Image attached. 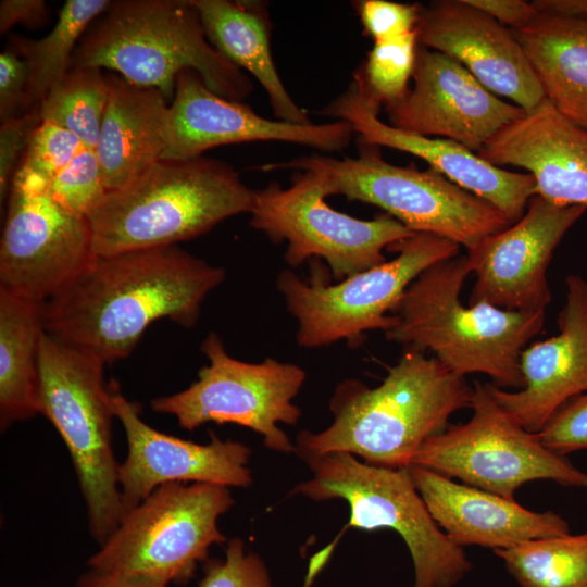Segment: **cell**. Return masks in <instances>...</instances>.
<instances>
[{
    "instance_id": "cell-1",
    "label": "cell",
    "mask_w": 587,
    "mask_h": 587,
    "mask_svg": "<svg viewBox=\"0 0 587 587\" xmlns=\"http://www.w3.org/2000/svg\"><path fill=\"white\" fill-rule=\"evenodd\" d=\"M225 276L176 246L96 255L42 303L45 330L107 364L126 358L154 321L193 327Z\"/></svg>"
},
{
    "instance_id": "cell-2",
    "label": "cell",
    "mask_w": 587,
    "mask_h": 587,
    "mask_svg": "<svg viewBox=\"0 0 587 587\" xmlns=\"http://www.w3.org/2000/svg\"><path fill=\"white\" fill-rule=\"evenodd\" d=\"M473 394L465 377L435 357L405 348L379 386L340 383L330 400L332 424L319 433L300 432L295 452L303 460L347 452L371 465L408 467L454 412L471 407Z\"/></svg>"
},
{
    "instance_id": "cell-3",
    "label": "cell",
    "mask_w": 587,
    "mask_h": 587,
    "mask_svg": "<svg viewBox=\"0 0 587 587\" xmlns=\"http://www.w3.org/2000/svg\"><path fill=\"white\" fill-rule=\"evenodd\" d=\"M466 257L440 261L421 273L391 311L388 340L432 351L451 372L488 375L498 388L524 387L521 354L545 324L546 310L508 311L486 302L463 305Z\"/></svg>"
},
{
    "instance_id": "cell-4",
    "label": "cell",
    "mask_w": 587,
    "mask_h": 587,
    "mask_svg": "<svg viewBox=\"0 0 587 587\" xmlns=\"http://www.w3.org/2000/svg\"><path fill=\"white\" fill-rule=\"evenodd\" d=\"M254 198L255 190L224 161L160 159L128 185L108 191L89 213L92 249L111 255L175 246L250 213Z\"/></svg>"
},
{
    "instance_id": "cell-5",
    "label": "cell",
    "mask_w": 587,
    "mask_h": 587,
    "mask_svg": "<svg viewBox=\"0 0 587 587\" xmlns=\"http://www.w3.org/2000/svg\"><path fill=\"white\" fill-rule=\"evenodd\" d=\"M73 65L113 70L133 84L159 89L168 101L184 70L230 100L252 91L250 78L208 40L191 0L111 2L82 37Z\"/></svg>"
},
{
    "instance_id": "cell-6",
    "label": "cell",
    "mask_w": 587,
    "mask_h": 587,
    "mask_svg": "<svg viewBox=\"0 0 587 587\" xmlns=\"http://www.w3.org/2000/svg\"><path fill=\"white\" fill-rule=\"evenodd\" d=\"M261 170L309 172L325 197L341 195L376 205L414 233L432 234L467 250L513 224L495 205L432 167L421 171L386 162L376 146L359 142L355 158L301 157Z\"/></svg>"
},
{
    "instance_id": "cell-7",
    "label": "cell",
    "mask_w": 587,
    "mask_h": 587,
    "mask_svg": "<svg viewBox=\"0 0 587 587\" xmlns=\"http://www.w3.org/2000/svg\"><path fill=\"white\" fill-rule=\"evenodd\" d=\"M105 363L46 330L39 349L40 414L51 422L71 455L87 507L92 538L101 546L125 510L112 448L114 416Z\"/></svg>"
},
{
    "instance_id": "cell-8",
    "label": "cell",
    "mask_w": 587,
    "mask_h": 587,
    "mask_svg": "<svg viewBox=\"0 0 587 587\" xmlns=\"http://www.w3.org/2000/svg\"><path fill=\"white\" fill-rule=\"evenodd\" d=\"M304 461L312 478L297 485L292 494L313 500L344 499L350 509L346 528L397 532L413 561V587H454L471 571L463 548L430 516L408 467L375 466L347 452Z\"/></svg>"
},
{
    "instance_id": "cell-9",
    "label": "cell",
    "mask_w": 587,
    "mask_h": 587,
    "mask_svg": "<svg viewBox=\"0 0 587 587\" xmlns=\"http://www.w3.org/2000/svg\"><path fill=\"white\" fill-rule=\"evenodd\" d=\"M387 250L396 258L335 285L326 284L320 274L304 280L288 268L279 273L276 286L297 321L300 347L320 348L340 340L357 345L369 330H387L395 323L390 313L411 283L432 265L458 257L460 246L415 233Z\"/></svg>"
},
{
    "instance_id": "cell-10",
    "label": "cell",
    "mask_w": 587,
    "mask_h": 587,
    "mask_svg": "<svg viewBox=\"0 0 587 587\" xmlns=\"http://www.w3.org/2000/svg\"><path fill=\"white\" fill-rule=\"evenodd\" d=\"M234 504L228 487L170 483L127 511L88 560L93 570L186 583L209 548L226 541L218 517Z\"/></svg>"
},
{
    "instance_id": "cell-11",
    "label": "cell",
    "mask_w": 587,
    "mask_h": 587,
    "mask_svg": "<svg viewBox=\"0 0 587 587\" xmlns=\"http://www.w3.org/2000/svg\"><path fill=\"white\" fill-rule=\"evenodd\" d=\"M473 388L470 421L448 425L428 438L412 464L507 499H514L522 485L536 479L587 488V473L547 449L538 434L523 428L485 383L475 380Z\"/></svg>"
},
{
    "instance_id": "cell-12",
    "label": "cell",
    "mask_w": 587,
    "mask_h": 587,
    "mask_svg": "<svg viewBox=\"0 0 587 587\" xmlns=\"http://www.w3.org/2000/svg\"><path fill=\"white\" fill-rule=\"evenodd\" d=\"M209 364L188 388L151 400V409L177 420L192 430L204 423H233L260 434L264 445L277 452L295 451L278 424H297L301 411L292 403L305 372L297 364L266 358L250 363L230 357L220 336L212 332L201 345Z\"/></svg>"
},
{
    "instance_id": "cell-13",
    "label": "cell",
    "mask_w": 587,
    "mask_h": 587,
    "mask_svg": "<svg viewBox=\"0 0 587 587\" xmlns=\"http://www.w3.org/2000/svg\"><path fill=\"white\" fill-rule=\"evenodd\" d=\"M325 198L317 178L298 171L286 188L273 182L255 190L250 225L287 242L284 258L291 267L323 259L337 280L386 262L385 249L415 234L388 214L360 220L338 212Z\"/></svg>"
},
{
    "instance_id": "cell-14",
    "label": "cell",
    "mask_w": 587,
    "mask_h": 587,
    "mask_svg": "<svg viewBox=\"0 0 587 587\" xmlns=\"http://www.w3.org/2000/svg\"><path fill=\"white\" fill-rule=\"evenodd\" d=\"M95 257L88 218L54 201L40 178L17 171L0 241V288L43 303Z\"/></svg>"
},
{
    "instance_id": "cell-15",
    "label": "cell",
    "mask_w": 587,
    "mask_h": 587,
    "mask_svg": "<svg viewBox=\"0 0 587 587\" xmlns=\"http://www.w3.org/2000/svg\"><path fill=\"white\" fill-rule=\"evenodd\" d=\"M587 207H559L538 195L508 228L467 250L475 276L470 304L486 302L508 311L546 310L551 301L547 270L557 246Z\"/></svg>"
},
{
    "instance_id": "cell-16",
    "label": "cell",
    "mask_w": 587,
    "mask_h": 587,
    "mask_svg": "<svg viewBox=\"0 0 587 587\" xmlns=\"http://www.w3.org/2000/svg\"><path fill=\"white\" fill-rule=\"evenodd\" d=\"M353 134L344 121L300 125L266 118L241 101L213 92L198 73L184 70L176 77L161 159L189 160L214 147L251 141H284L334 152L347 148Z\"/></svg>"
},
{
    "instance_id": "cell-17",
    "label": "cell",
    "mask_w": 587,
    "mask_h": 587,
    "mask_svg": "<svg viewBox=\"0 0 587 587\" xmlns=\"http://www.w3.org/2000/svg\"><path fill=\"white\" fill-rule=\"evenodd\" d=\"M114 416L121 422L127 441V455L117 467V482L125 513L154 489L170 483H205L226 487H248L250 449L233 440H221L210 433V442L196 444L148 425L139 405L127 400L118 384L109 385Z\"/></svg>"
},
{
    "instance_id": "cell-18",
    "label": "cell",
    "mask_w": 587,
    "mask_h": 587,
    "mask_svg": "<svg viewBox=\"0 0 587 587\" xmlns=\"http://www.w3.org/2000/svg\"><path fill=\"white\" fill-rule=\"evenodd\" d=\"M413 87L384 107L390 125L416 135L450 139L479 151L501 127L525 111L480 84L454 59L419 45Z\"/></svg>"
},
{
    "instance_id": "cell-19",
    "label": "cell",
    "mask_w": 587,
    "mask_h": 587,
    "mask_svg": "<svg viewBox=\"0 0 587 587\" xmlns=\"http://www.w3.org/2000/svg\"><path fill=\"white\" fill-rule=\"evenodd\" d=\"M379 110L380 105L353 79L322 113L347 122L360 143L388 147L421 158L452 183L495 205L512 223L524 215L530 198L537 195L530 174L502 170L453 140L396 128L378 118Z\"/></svg>"
},
{
    "instance_id": "cell-20",
    "label": "cell",
    "mask_w": 587,
    "mask_h": 587,
    "mask_svg": "<svg viewBox=\"0 0 587 587\" xmlns=\"http://www.w3.org/2000/svg\"><path fill=\"white\" fill-rule=\"evenodd\" d=\"M415 30L421 46L454 59L488 90L524 111L545 99L511 29L465 0L422 5Z\"/></svg>"
},
{
    "instance_id": "cell-21",
    "label": "cell",
    "mask_w": 587,
    "mask_h": 587,
    "mask_svg": "<svg viewBox=\"0 0 587 587\" xmlns=\"http://www.w3.org/2000/svg\"><path fill=\"white\" fill-rule=\"evenodd\" d=\"M565 283L559 334L532 344L521 354L524 387L508 391L485 383L498 404L534 434L564 403L587 392V280L571 274Z\"/></svg>"
},
{
    "instance_id": "cell-22",
    "label": "cell",
    "mask_w": 587,
    "mask_h": 587,
    "mask_svg": "<svg viewBox=\"0 0 587 587\" xmlns=\"http://www.w3.org/2000/svg\"><path fill=\"white\" fill-rule=\"evenodd\" d=\"M477 154L496 166L528 170L537 195L551 204L587 207V130L546 98L501 127Z\"/></svg>"
},
{
    "instance_id": "cell-23",
    "label": "cell",
    "mask_w": 587,
    "mask_h": 587,
    "mask_svg": "<svg viewBox=\"0 0 587 587\" xmlns=\"http://www.w3.org/2000/svg\"><path fill=\"white\" fill-rule=\"evenodd\" d=\"M430 516L458 546L492 550L522 542L569 535L567 522L553 511L535 512L514 499L458 484L426 467L408 466Z\"/></svg>"
},
{
    "instance_id": "cell-24",
    "label": "cell",
    "mask_w": 587,
    "mask_h": 587,
    "mask_svg": "<svg viewBox=\"0 0 587 587\" xmlns=\"http://www.w3.org/2000/svg\"><path fill=\"white\" fill-rule=\"evenodd\" d=\"M109 98L95 149L107 191L120 189L161 159L170 105L157 88L107 75Z\"/></svg>"
},
{
    "instance_id": "cell-25",
    "label": "cell",
    "mask_w": 587,
    "mask_h": 587,
    "mask_svg": "<svg viewBox=\"0 0 587 587\" xmlns=\"http://www.w3.org/2000/svg\"><path fill=\"white\" fill-rule=\"evenodd\" d=\"M511 32L545 98L587 130V15L537 11L528 24Z\"/></svg>"
},
{
    "instance_id": "cell-26",
    "label": "cell",
    "mask_w": 587,
    "mask_h": 587,
    "mask_svg": "<svg viewBox=\"0 0 587 587\" xmlns=\"http://www.w3.org/2000/svg\"><path fill=\"white\" fill-rule=\"evenodd\" d=\"M210 43L238 68L249 72L267 93L276 120L311 124L288 93L271 52V21L261 1L191 0Z\"/></svg>"
},
{
    "instance_id": "cell-27",
    "label": "cell",
    "mask_w": 587,
    "mask_h": 587,
    "mask_svg": "<svg viewBox=\"0 0 587 587\" xmlns=\"http://www.w3.org/2000/svg\"><path fill=\"white\" fill-rule=\"evenodd\" d=\"M42 303L0 288V428L40 414Z\"/></svg>"
},
{
    "instance_id": "cell-28",
    "label": "cell",
    "mask_w": 587,
    "mask_h": 587,
    "mask_svg": "<svg viewBox=\"0 0 587 587\" xmlns=\"http://www.w3.org/2000/svg\"><path fill=\"white\" fill-rule=\"evenodd\" d=\"M110 4L108 0H67L47 36L39 40L22 37L12 40L27 62L29 91L35 107H39L50 89L72 67L83 34Z\"/></svg>"
},
{
    "instance_id": "cell-29",
    "label": "cell",
    "mask_w": 587,
    "mask_h": 587,
    "mask_svg": "<svg viewBox=\"0 0 587 587\" xmlns=\"http://www.w3.org/2000/svg\"><path fill=\"white\" fill-rule=\"evenodd\" d=\"M520 587H587V532L494 550Z\"/></svg>"
},
{
    "instance_id": "cell-30",
    "label": "cell",
    "mask_w": 587,
    "mask_h": 587,
    "mask_svg": "<svg viewBox=\"0 0 587 587\" xmlns=\"http://www.w3.org/2000/svg\"><path fill=\"white\" fill-rule=\"evenodd\" d=\"M108 98L109 84L101 68L73 65L39 104L40 117L96 149Z\"/></svg>"
},
{
    "instance_id": "cell-31",
    "label": "cell",
    "mask_w": 587,
    "mask_h": 587,
    "mask_svg": "<svg viewBox=\"0 0 587 587\" xmlns=\"http://www.w3.org/2000/svg\"><path fill=\"white\" fill-rule=\"evenodd\" d=\"M419 45L416 30L374 42L353 79L380 107L399 101L410 89Z\"/></svg>"
},
{
    "instance_id": "cell-32",
    "label": "cell",
    "mask_w": 587,
    "mask_h": 587,
    "mask_svg": "<svg viewBox=\"0 0 587 587\" xmlns=\"http://www.w3.org/2000/svg\"><path fill=\"white\" fill-rule=\"evenodd\" d=\"M46 190L66 210L87 217L108 192L95 149L84 147L66 167L46 184Z\"/></svg>"
},
{
    "instance_id": "cell-33",
    "label": "cell",
    "mask_w": 587,
    "mask_h": 587,
    "mask_svg": "<svg viewBox=\"0 0 587 587\" xmlns=\"http://www.w3.org/2000/svg\"><path fill=\"white\" fill-rule=\"evenodd\" d=\"M84 147L86 146L75 134L41 121L29 137L17 171L34 175L48 184Z\"/></svg>"
},
{
    "instance_id": "cell-34",
    "label": "cell",
    "mask_w": 587,
    "mask_h": 587,
    "mask_svg": "<svg viewBox=\"0 0 587 587\" xmlns=\"http://www.w3.org/2000/svg\"><path fill=\"white\" fill-rule=\"evenodd\" d=\"M199 587H272L265 564L254 553H247L243 541L233 538L225 550V560L207 563Z\"/></svg>"
},
{
    "instance_id": "cell-35",
    "label": "cell",
    "mask_w": 587,
    "mask_h": 587,
    "mask_svg": "<svg viewBox=\"0 0 587 587\" xmlns=\"http://www.w3.org/2000/svg\"><path fill=\"white\" fill-rule=\"evenodd\" d=\"M354 8L374 42L394 39L415 30L422 5L386 0L355 1Z\"/></svg>"
},
{
    "instance_id": "cell-36",
    "label": "cell",
    "mask_w": 587,
    "mask_h": 587,
    "mask_svg": "<svg viewBox=\"0 0 587 587\" xmlns=\"http://www.w3.org/2000/svg\"><path fill=\"white\" fill-rule=\"evenodd\" d=\"M550 451L566 457L587 449V392L564 403L537 433Z\"/></svg>"
},
{
    "instance_id": "cell-37",
    "label": "cell",
    "mask_w": 587,
    "mask_h": 587,
    "mask_svg": "<svg viewBox=\"0 0 587 587\" xmlns=\"http://www.w3.org/2000/svg\"><path fill=\"white\" fill-rule=\"evenodd\" d=\"M35 108L29 91L27 62L12 45L0 54L1 121L22 116Z\"/></svg>"
},
{
    "instance_id": "cell-38",
    "label": "cell",
    "mask_w": 587,
    "mask_h": 587,
    "mask_svg": "<svg viewBox=\"0 0 587 587\" xmlns=\"http://www.w3.org/2000/svg\"><path fill=\"white\" fill-rule=\"evenodd\" d=\"M41 123L39 107L28 113L1 121L0 126V200L9 197L10 189L29 137Z\"/></svg>"
},
{
    "instance_id": "cell-39",
    "label": "cell",
    "mask_w": 587,
    "mask_h": 587,
    "mask_svg": "<svg viewBox=\"0 0 587 587\" xmlns=\"http://www.w3.org/2000/svg\"><path fill=\"white\" fill-rule=\"evenodd\" d=\"M511 29L528 24L537 14L532 3L523 0H465Z\"/></svg>"
},
{
    "instance_id": "cell-40",
    "label": "cell",
    "mask_w": 587,
    "mask_h": 587,
    "mask_svg": "<svg viewBox=\"0 0 587 587\" xmlns=\"http://www.w3.org/2000/svg\"><path fill=\"white\" fill-rule=\"evenodd\" d=\"M48 15L43 0H2L0 2V33L5 34L16 24L39 25Z\"/></svg>"
},
{
    "instance_id": "cell-41",
    "label": "cell",
    "mask_w": 587,
    "mask_h": 587,
    "mask_svg": "<svg viewBox=\"0 0 587 587\" xmlns=\"http://www.w3.org/2000/svg\"><path fill=\"white\" fill-rule=\"evenodd\" d=\"M167 585L148 575H129L90 569L79 576L76 587H166Z\"/></svg>"
}]
</instances>
